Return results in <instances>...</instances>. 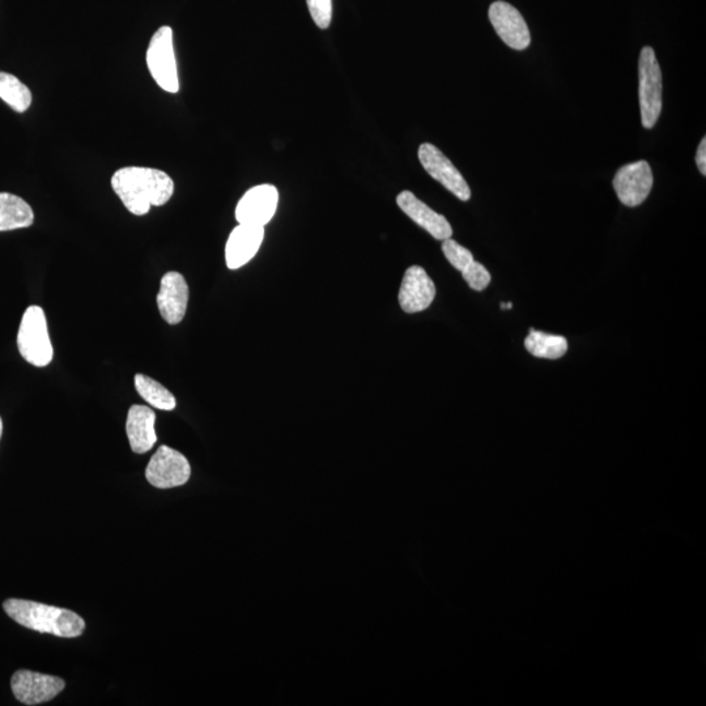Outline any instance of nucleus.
<instances>
[{
	"mask_svg": "<svg viewBox=\"0 0 706 706\" xmlns=\"http://www.w3.org/2000/svg\"><path fill=\"white\" fill-rule=\"evenodd\" d=\"M397 203L408 218L415 221L419 227L425 229L436 240L444 241L452 238V225L445 216L437 214L411 191H402L397 197Z\"/></svg>",
	"mask_w": 706,
	"mask_h": 706,
	"instance_id": "nucleus-15",
	"label": "nucleus"
},
{
	"mask_svg": "<svg viewBox=\"0 0 706 706\" xmlns=\"http://www.w3.org/2000/svg\"><path fill=\"white\" fill-rule=\"evenodd\" d=\"M3 608L12 620L32 631L74 639L82 636L85 629L84 620L66 608L42 605L24 599H8Z\"/></svg>",
	"mask_w": 706,
	"mask_h": 706,
	"instance_id": "nucleus-2",
	"label": "nucleus"
},
{
	"mask_svg": "<svg viewBox=\"0 0 706 706\" xmlns=\"http://www.w3.org/2000/svg\"><path fill=\"white\" fill-rule=\"evenodd\" d=\"M653 172L646 161L624 165L616 172L614 189L619 201L628 207H637L646 201L653 187Z\"/></svg>",
	"mask_w": 706,
	"mask_h": 706,
	"instance_id": "nucleus-8",
	"label": "nucleus"
},
{
	"mask_svg": "<svg viewBox=\"0 0 706 706\" xmlns=\"http://www.w3.org/2000/svg\"><path fill=\"white\" fill-rule=\"evenodd\" d=\"M34 212L23 198L10 193H0V232L31 227Z\"/></svg>",
	"mask_w": 706,
	"mask_h": 706,
	"instance_id": "nucleus-17",
	"label": "nucleus"
},
{
	"mask_svg": "<svg viewBox=\"0 0 706 706\" xmlns=\"http://www.w3.org/2000/svg\"><path fill=\"white\" fill-rule=\"evenodd\" d=\"M17 348L21 357L34 367H48L53 361L48 321L41 306L33 305L25 310L17 333Z\"/></svg>",
	"mask_w": 706,
	"mask_h": 706,
	"instance_id": "nucleus-3",
	"label": "nucleus"
},
{
	"mask_svg": "<svg viewBox=\"0 0 706 706\" xmlns=\"http://www.w3.org/2000/svg\"><path fill=\"white\" fill-rule=\"evenodd\" d=\"M135 389L140 397L157 410L172 411L177 406L176 398L170 393L167 387L146 376V374H136Z\"/></svg>",
	"mask_w": 706,
	"mask_h": 706,
	"instance_id": "nucleus-19",
	"label": "nucleus"
},
{
	"mask_svg": "<svg viewBox=\"0 0 706 706\" xmlns=\"http://www.w3.org/2000/svg\"><path fill=\"white\" fill-rule=\"evenodd\" d=\"M263 238H265V227L238 224L225 245V262L228 269L238 270L252 261L261 248Z\"/></svg>",
	"mask_w": 706,
	"mask_h": 706,
	"instance_id": "nucleus-14",
	"label": "nucleus"
},
{
	"mask_svg": "<svg viewBox=\"0 0 706 706\" xmlns=\"http://www.w3.org/2000/svg\"><path fill=\"white\" fill-rule=\"evenodd\" d=\"M11 687L21 704L38 705L57 697L65 690L66 683L58 676L20 670L12 676Z\"/></svg>",
	"mask_w": 706,
	"mask_h": 706,
	"instance_id": "nucleus-9",
	"label": "nucleus"
},
{
	"mask_svg": "<svg viewBox=\"0 0 706 706\" xmlns=\"http://www.w3.org/2000/svg\"><path fill=\"white\" fill-rule=\"evenodd\" d=\"M190 475L191 467L185 455L165 445L152 455L146 470L148 483L160 489L184 486Z\"/></svg>",
	"mask_w": 706,
	"mask_h": 706,
	"instance_id": "nucleus-6",
	"label": "nucleus"
},
{
	"mask_svg": "<svg viewBox=\"0 0 706 706\" xmlns=\"http://www.w3.org/2000/svg\"><path fill=\"white\" fill-rule=\"evenodd\" d=\"M419 160L425 172L455 197L463 202L470 201L471 189L463 178L461 172L454 167L452 161L448 159L436 146L431 143L421 144L419 147Z\"/></svg>",
	"mask_w": 706,
	"mask_h": 706,
	"instance_id": "nucleus-7",
	"label": "nucleus"
},
{
	"mask_svg": "<svg viewBox=\"0 0 706 706\" xmlns=\"http://www.w3.org/2000/svg\"><path fill=\"white\" fill-rule=\"evenodd\" d=\"M310 16L320 29L330 27L333 20V0H306Z\"/></svg>",
	"mask_w": 706,
	"mask_h": 706,
	"instance_id": "nucleus-23",
	"label": "nucleus"
},
{
	"mask_svg": "<svg viewBox=\"0 0 706 706\" xmlns=\"http://www.w3.org/2000/svg\"><path fill=\"white\" fill-rule=\"evenodd\" d=\"M155 421L156 414L152 408L140 406V404L131 406L127 415L126 432L134 453L144 454L150 452L155 446L157 441Z\"/></svg>",
	"mask_w": 706,
	"mask_h": 706,
	"instance_id": "nucleus-16",
	"label": "nucleus"
},
{
	"mask_svg": "<svg viewBox=\"0 0 706 706\" xmlns=\"http://www.w3.org/2000/svg\"><path fill=\"white\" fill-rule=\"evenodd\" d=\"M0 99L17 113H25L32 105V92L16 76L0 72Z\"/></svg>",
	"mask_w": 706,
	"mask_h": 706,
	"instance_id": "nucleus-20",
	"label": "nucleus"
},
{
	"mask_svg": "<svg viewBox=\"0 0 706 706\" xmlns=\"http://www.w3.org/2000/svg\"><path fill=\"white\" fill-rule=\"evenodd\" d=\"M279 191L272 185L254 186L246 191L236 207L238 224L265 227L278 210Z\"/></svg>",
	"mask_w": 706,
	"mask_h": 706,
	"instance_id": "nucleus-10",
	"label": "nucleus"
},
{
	"mask_svg": "<svg viewBox=\"0 0 706 706\" xmlns=\"http://www.w3.org/2000/svg\"><path fill=\"white\" fill-rule=\"evenodd\" d=\"M147 66L161 89L169 93L180 91L172 28L161 27L153 34L147 50Z\"/></svg>",
	"mask_w": 706,
	"mask_h": 706,
	"instance_id": "nucleus-5",
	"label": "nucleus"
},
{
	"mask_svg": "<svg viewBox=\"0 0 706 706\" xmlns=\"http://www.w3.org/2000/svg\"><path fill=\"white\" fill-rule=\"evenodd\" d=\"M436 297V286L427 271L420 266H412L403 276L399 289V305L408 314L424 312Z\"/></svg>",
	"mask_w": 706,
	"mask_h": 706,
	"instance_id": "nucleus-12",
	"label": "nucleus"
},
{
	"mask_svg": "<svg viewBox=\"0 0 706 706\" xmlns=\"http://www.w3.org/2000/svg\"><path fill=\"white\" fill-rule=\"evenodd\" d=\"M2 433H3V421H2V418H0V437H2Z\"/></svg>",
	"mask_w": 706,
	"mask_h": 706,
	"instance_id": "nucleus-25",
	"label": "nucleus"
},
{
	"mask_svg": "<svg viewBox=\"0 0 706 706\" xmlns=\"http://www.w3.org/2000/svg\"><path fill=\"white\" fill-rule=\"evenodd\" d=\"M639 76L642 126L653 129L662 112V72L656 51L650 46L641 51Z\"/></svg>",
	"mask_w": 706,
	"mask_h": 706,
	"instance_id": "nucleus-4",
	"label": "nucleus"
},
{
	"mask_svg": "<svg viewBox=\"0 0 706 706\" xmlns=\"http://www.w3.org/2000/svg\"><path fill=\"white\" fill-rule=\"evenodd\" d=\"M526 350L540 359L557 360L568 351V340L560 335L542 333L530 330L529 337L525 340Z\"/></svg>",
	"mask_w": 706,
	"mask_h": 706,
	"instance_id": "nucleus-18",
	"label": "nucleus"
},
{
	"mask_svg": "<svg viewBox=\"0 0 706 706\" xmlns=\"http://www.w3.org/2000/svg\"><path fill=\"white\" fill-rule=\"evenodd\" d=\"M189 304V286L180 272H167L161 279L160 291L157 293V306L161 317L169 325H178L186 316Z\"/></svg>",
	"mask_w": 706,
	"mask_h": 706,
	"instance_id": "nucleus-13",
	"label": "nucleus"
},
{
	"mask_svg": "<svg viewBox=\"0 0 706 706\" xmlns=\"http://www.w3.org/2000/svg\"><path fill=\"white\" fill-rule=\"evenodd\" d=\"M114 193L127 211L136 216L147 215L151 207L164 206L174 194V182L163 170L126 167L112 178Z\"/></svg>",
	"mask_w": 706,
	"mask_h": 706,
	"instance_id": "nucleus-1",
	"label": "nucleus"
},
{
	"mask_svg": "<svg viewBox=\"0 0 706 706\" xmlns=\"http://www.w3.org/2000/svg\"><path fill=\"white\" fill-rule=\"evenodd\" d=\"M696 164H697V168H699L701 174H703V176H706V139L705 138L703 140H701V143L699 144V148H697Z\"/></svg>",
	"mask_w": 706,
	"mask_h": 706,
	"instance_id": "nucleus-24",
	"label": "nucleus"
},
{
	"mask_svg": "<svg viewBox=\"0 0 706 706\" xmlns=\"http://www.w3.org/2000/svg\"><path fill=\"white\" fill-rule=\"evenodd\" d=\"M442 252L446 259L450 262V265L457 269L458 271H463L471 262H474V255L469 249L463 248L459 245L457 241L448 238L442 242Z\"/></svg>",
	"mask_w": 706,
	"mask_h": 706,
	"instance_id": "nucleus-21",
	"label": "nucleus"
},
{
	"mask_svg": "<svg viewBox=\"0 0 706 706\" xmlns=\"http://www.w3.org/2000/svg\"><path fill=\"white\" fill-rule=\"evenodd\" d=\"M488 16L496 33L509 48L514 50L529 48L531 42L529 27L516 7L500 0L491 4Z\"/></svg>",
	"mask_w": 706,
	"mask_h": 706,
	"instance_id": "nucleus-11",
	"label": "nucleus"
},
{
	"mask_svg": "<svg viewBox=\"0 0 706 706\" xmlns=\"http://www.w3.org/2000/svg\"><path fill=\"white\" fill-rule=\"evenodd\" d=\"M463 279L469 284V287L474 291L482 292L491 283V274L482 263L471 262L465 270L462 271Z\"/></svg>",
	"mask_w": 706,
	"mask_h": 706,
	"instance_id": "nucleus-22",
	"label": "nucleus"
}]
</instances>
